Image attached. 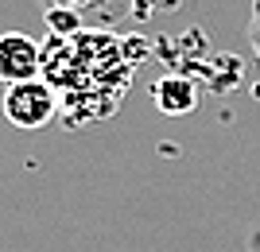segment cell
<instances>
[{"mask_svg":"<svg viewBox=\"0 0 260 252\" xmlns=\"http://www.w3.org/2000/svg\"><path fill=\"white\" fill-rule=\"evenodd\" d=\"M62 113V97L47 78H31V82H16L4 93V117L16 128H43Z\"/></svg>","mask_w":260,"mask_h":252,"instance_id":"2","label":"cell"},{"mask_svg":"<svg viewBox=\"0 0 260 252\" xmlns=\"http://www.w3.org/2000/svg\"><path fill=\"white\" fill-rule=\"evenodd\" d=\"M249 43H252V51H256V58H260V12H252V23H249Z\"/></svg>","mask_w":260,"mask_h":252,"instance_id":"5","label":"cell"},{"mask_svg":"<svg viewBox=\"0 0 260 252\" xmlns=\"http://www.w3.org/2000/svg\"><path fill=\"white\" fill-rule=\"evenodd\" d=\"M47 51L23 31H4L0 35V82L16 86V82H31L43 78Z\"/></svg>","mask_w":260,"mask_h":252,"instance_id":"3","label":"cell"},{"mask_svg":"<svg viewBox=\"0 0 260 252\" xmlns=\"http://www.w3.org/2000/svg\"><path fill=\"white\" fill-rule=\"evenodd\" d=\"M252 12H260V0H252Z\"/></svg>","mask_w":260,"mask_h":252,"instance_id":"6","label":"cell"},{"mask_svg":"<svg viewBox=\"0 0 260 252\" xmlns=\"http://www.w3.org/2000/svg\"><path fill=\"white\" fill-rule=\"evenodd\" d=\"M43 4H47V12H51V8H62V12H78V16H82V8L98 4V0H43Z\"/></svg>","mask_w":260,"mask_h":252,"instance_id":"4","label":"cell"},{"mask_svg":"<svg viewBox=\"0 0 260 252\" xmlns=\"http://www.w3.org/2000/svg\"><path fill=\"white\" fill-rule=\"evenodd\" d=\"M43 51H47L43 78L58 89L62 113L74 124L78 121L89 124L117 113L132 78V62L120 55V43L113 35L105 31L58 35Z\"/></svg>","mask_w":260,"mask_h":252,"instance_id":"1","label":"cell"}]
</instances>
